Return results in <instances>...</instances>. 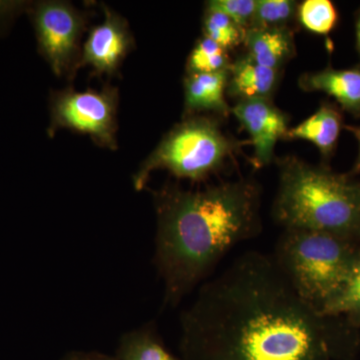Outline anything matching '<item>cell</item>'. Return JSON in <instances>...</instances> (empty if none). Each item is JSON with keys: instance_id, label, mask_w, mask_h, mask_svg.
Instances as JSON below:
<instances>
[{"instance_id": "30bf717a", "label": "cell", "mask_w": 360, "mask_h": 360, "mask_svg": "<svg viewBox=\"0 0 360 360\" xmlns=\"http://www.w3.org/2000/svg\"><path fill=\"white\" fill-rule=\"evenodd\" d=\"M229 70L187 75L184 78V118L200 113L227 117L231 112L225 94Z\"/></svg>"}, {"instance_id": "3957f363", "label": "cell", "mask_w": 360, "mask_h": 360, "mask_svg": "<svg viewBox=\"0 0 360 360\" xmlns=\"http://www.w3.org/2000/svg\"><path fill=\"white\" fill-rule=\"evenodd\" d=\"M278 189L274 219L284 231L330 234L360 239V184L297 156L277 160Z\"/></svg>"}, {"instance_id": "9c48e42d", "label": "cell", "mask_w": 360, "mask_h": 360, "mask_svg": "<svg viewBox=\"0 0 360 360\" xmlns=\"http://www.w3.org/2000/svg\"><path fill=\"white\" fill-rule=\"evenodd\" d=\"M104 20L90 30L79 59V68L90 66L96 75H115L134 47L127 20L105 6Z\"/></svg>"}, {"instance_id": "603a6c76", "label": "cell", "mask_w": 360, "mask_h": 360, "mask_svg": "<svg viewBox=\"0 0 360 360\" xmlns=\"http://www.w3.org/2000/svg\"><path fill=\"white\" fill-rule=\"evenodd\" d=\"M70 360H112L104 356H97V355H84V356H75Z\"/></svg>"}, {"instance_id": "6da1fadb", "label": "cell", "mask_w": 360, "mask_h": 360, "mask_svg": "<svg viewBox=\"0 0 360 360\" xmlns=\"http://www.w3.org/2000/svg\"><path fill=\"white\" fill-rule=\"evenodd\" d=\"M331 317L296 293L272 255L248 251L202 284L180 328L184 345L212 360H321Z\"/></svg>"}, {"instance_id": "7a4b0ae2", "label": "cell", "mask_w": 360, "mask_h": 360, "mask_svg": "<svg viewBox=\"0 0 360 360\" xmlns=\"http://www.w3.org/2000/svg\"><path fill=\"white\" fill-rule=\"evenodd\" d=\"M153 200L163 307H177L229 251L262 231V188L250 177L200 189L167 184Z\"/></svg>"}, {"instance_id": "d6986e66", "label": "cell", "mask_w": 360, "mask_h": 360, "mask_svg": "<svg viewBox=\"0 0 360 360\" xmlns=\"http://www.w3.org/2000/svg\"><path fill=\"white\" fill-rule=\"evenodd\" d=\"M300 25L310 32L326 35L338 25V13L329 0H305L297 7Z\"/></svg>"}, {"instance_id": "ac0fdd59", "label": "cell", "mask_w": 360, "mask_h": 360, "mask_svg": "<svg viewBox=\"0 0 360 360\" xmlns=\"http://www.w3.org/2000/svg\"><path fill=\"white\" fill-rule=\"evenodd\" d=\"M202 27L203 37L217 42L225 51H231L245 44V28L219 11L205 8Z\"/></svg>"}, {"instance_id": "2e32d148", "label": "cell", "mask_w": 360, "mask_h": 360, "mask_svg": "<svg viewBox=\"0 0 360 360\" xmlns=\"http://www.w3.org/2000/svg\"><path fill=\"white\" fill-rule=\"evenodd\" d=\"M322 314L345 316L352 323H360V251L345 285L326 305Z\"/></svg>"}, {"instance_id": "7c38bea8", "label": "cell", "mask_w": 360, "mask_h": 360, "mask_svg": "<svg viewBox=\"0 0 360 360\" xmlns=\"http://www.w3.org/2000/svg\"><path fill=\"white\" fill-rule=\"evenodd\" d=\"M281 80V71L258 65L250 56H240L229 68L226 94L238 101L271 99Z\"/></svg>"}, {"instance_id": "ffe728a7", "label": "cell", "mask_w": 360, "mask_h": 360, "mask_svg": "<svg viewBox=\"0 0 360 360\" xmlns=\"http://www.w3.org/2000/svg\"><path fill=\"white\" fill-rule=\"evenodd\" d=\"M297 7L292 0H257L250 28L288 27L297 14Z\"/></svg>"}, {"instance_id": "8992f818", "label": "cell", "mask_w": 360, "mask_h": 360, "mask_svg": "<svg viewBox=\"0 0 360 360\" xmlns=\"http://www.w3.org/2000/svg\"><path fill=\"white\" fill-rule=\"evenodd\" d=\"M118 91L105 86L101 91L70 89L52 92L51 124L47 134L53 136L58 129H68L89 135L101 148L116 149Z\"/></svg>"}, {"instance_id": "ba28073f", "label": "cell", "mask_w": 360, "mask_h": 360, "mask_svg": "<svg viewBox=\"0 0 360 360\" xmlns=\"http://www.w3.org/2000/svg\"><path fill=\"white\" fill-rule=\"evenodd\" d=\"M231 113L250 136L255 148L252 162L255 168L267 167L274 160V148L279 139H285L290 116L272 103L271 99L238 101Z\"/></svg>"}, {"instance_id": "cb8c5ba5", "label": "cell", "mask_w": 360, "mask_h": 360, "mask_svg": "<svg viewBox=\"0 0 360 360\" xmlns=\"http://www.w3.org/2000/svg\"><path fill=\"white\" fill-rule=\"evenodd\" d=\"M355 33H356L357 51H359L360 54V13L359 18H357L356 25H355Z\"/></svg>"}, {"instance_id": "9a60e30c", "label": "cell", "mask_w": 360, "mask_h": 360, "mask_svg": "<svg viewBox=\"0 0 360 360\" xmlns=\"http://www.w3.org/2000/svg\"><path fill=\"white\" fill-rule=\"evenodd\" d=\"M120 360H177L163 347L153 322L129 331L120 340Z\"/></svg>"}, {"instance_id": "5bb4252c", "label": "cell", "mask_w": 360, "mask_h": 360, "mask_svg": "<svg viewBox=\"0 0 360 360\" xmlns=\"http://www.w3.org/2000/svg\"><path fill=\"white\" fill-rule=\"evenodd\" d=\"M343 127L340 111L331 104L323 103L304 122L288 129L284 139H302L311 142L324 158H328L335 150Z\"/></svg>"}, {"instance_id": "4fadbf2b", "label": "cell", "mask_w": 360, "mask_h": 360, "mask_svg": "<svg viewBox=\"0 0 360 360\" xmlns=\"http://www.w3.org/2000/svg\"><path fill=\"white\" fill-rule=\"evenodd\" d=\"M243 44L252 60L270 70L281 71L295 56V37L290 27L250 28Z\"/></svg>"}, {"instance_id": "5b68a950", "label": "cell", "mask_w": 360, "mask_h": 360, "mask_svg": "<svg viewBox=\"0 0 360 360\" xmlns=\"http://www.w3.org/2000/svg\"><path fill=\"white\" fill-rule=\"evenodd\" d=\"M245 144L251 143L225 134L214 116L186 117L143 161L132 179L134 189L146 188L149 176L158 169H167L177 179L205 181L231 165Z\"/></svg>"}, {"instance_id": "277c9868", "label": "cell", "mask_w": 360, "mask_h": 360, "mask_svg": "<svg viewBox=\"0 0 360 360\" xmlns=\"http://www.w3.org/2000/svg\"><path fill=\"white\" fill-rule=\"evenodd\" d=\"M359 251L352 241L307 231H284L274 257L293 290L323 311L345 285Z\"/></svg>"}, {"instance_id": "44dd1931", "label": "cell", "mask_w": 360, "mask_h": 360, "mask_svg": "<svg viewBox=\"0 0 360 360\" xmlns=\"http://www.w3.org/2000/svg\"><path fill=\"white\" fill-rule=\"evenodd\" d=\"M257 0H210L206 2L205 8L229 16L246 30L250 27L255 14Z\"/></svg>"}, {"instance_id": "7402d4cb", "label": "cell", "mask_w": 360, "mask_h": 360, "mask_svg": "<svg viewBox=\"0 0 360 360\" xmlns=\"http://www.w3.org/2000/svg\"><path fill=\"white\" fill-rule=\"evenodd\" d=\"M343 129H347L348 131L352 132L354 135L355 139L359 142V158H357L356 163H355V172H360V127H352V125H345Z\"/></svg>"}, {"instance_id": "8fae6325", "label": "cell", "mask_w": 360, "mask_h": 360, "mask_svg": "<svg viewBox=\"0 0 360 360\" xmlns=\"http://www.w3.org/2000/svg\"><path fill=\"white\" fill-rule=\"evenodd\" d=\"M303 91L323 92L333 97L342 110L355 117L360 116V65L349 70L328 68L304 73L298 79Z\"/></svg>"}, {"instance_id": "52a82bcc", "label": "cell", "mask_w": 360, "mask_h": 360, "mask_svg": "<svg viewBox=\"0 0 360 360\" xmlns=\"http://www.w3.org/2000/svg\"><path fill=\"white\" fill-rule=\"evenodd\" d=\"M39 53L58 77H72L79 68V44L86 20L63 1H40L28 6Z\"/></svg>"}, {"instance_id": "e0dca14e", "label": "cell", "mask_w": 360, "mask_h": 360, "mask_svg": "<svg viewBox=\"0 0 360 360\" xmlns=\"http://www.w3.org/2000/svg\"><path fill=\"white\" fill-rule=\"evenodd\" d=\"M232 61L229 52L207 37H201L187 59V75L215 73L229 70Z\"/></svg>"}]
</instances>
